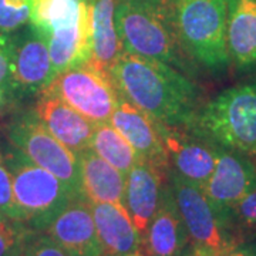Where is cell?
<instances>
[{
	"label": "cell",
	"instance_id": "obj_1",
	"mask_svg": "<svg viewBox=\"0 0 256 256\" xmlns=\"http://www.w3.org/2000/svg\"><path fill=\"white\" fill-rule=\"evenodd\" d=\"M110 76L122 98L165 127H192L204 104L186 74L156 58L122 52Z\"/></svg>",
	"mask_w": 256,
	"mask_h": 256
},
{
	"label": "cell",
	"instance_id": "obj_2",
	"mask_svg": "<svg viewBox=\"0 0 256 256\" xmlns=\"http://www.w3.org/2000/svg\"><path fill=\"white\" fill-rule=\"evenodd\" d=\"M116 26L122 52L156 58L192 74L194 63L176 36L171 0H116Z\"/></svg>",
	"mask_w": 256,
	"mask_h": 256
},
{
	"label": "cell",
	"instance_id": "obj_3",
	"mask_svg": "<svg viewBox=\"0 0 256 256\" xmlns=\"http://www.w3.org/2000/svg\"><path fill=\"white\" fill-rule=\"evenodd\" d=\"M171 6L184 53L212 73L226 72L229 0H171Z\"/></svg>",
	"mask_w": 256,
	"mask_h": 256
},
{
	"label": "cell",
	"instance_id": "obj_4",
	"mask_svg": "<svg viewBox=\"0 0 256 256\" xmlns=\"http://www.w3.org/2000/svg\"><path fill=\"white\" fill-rule=\"evenodd\" d=\"M192 128L216 146L256 156V78L204 102Z\"/></svg>",
	"mask_w": 256,
	"mask_h": 256
},
{
	"label": "cell",
	"instance_id": "obj_5",
	"mask_svg": "<svg viewBox=\"0 0 256 256\" xmlns=\"http://www.w3.org/2000/svg\"><path fill=\"white\" fill-rule=\"evenodd\" d=\"M168 184L182 216L195 256H222L246 239L228 214H222L208 200L201 186L186 181L174 170L168 171Z\"/></svg>",
	"mask_w": 256,
	"mask_h": 256
},
{
	"label": "cell",
	"instance_id": "obj_6",
	"mask_svg": "<svg viewBox=\"0 0 256 256\" xmlns=\"http://www.w3.org/2000/svg\"><path fill=\"white\" fill-rule=\"evenodd\" d=\"M4 160L12 174L14 202L22 220L30 229L43 232L74 195L63 181L18 150H12Z\"/></svg>",
	"mask_w": 256,
	"mask_h": 256
},
{
	"label": "cell",
	"instance_id": "obj_7",
	"mask_svg": "<svg viewBox=\"0 0 256 256\" xmlns=\"http://www.w3.org/2000/svg\"><path fill=\"white\" fill-rule=\"evenodd\" d=\"M9 140L30 161L63 181L74 196H82L78 156L44 127L34 110L26 111L12 121Z\"/></svg>",
	"mask_w": 256,
	"mask_h": 256
},
{
	"label": "cell",
	"instance_id": "obj_8",
	"mask_svg": "<svg viewBox=\"0 0 256 256\" xmlns=\"http://www.w3.org/2000/svg\"><path fill=\"white\" fill-rule=\"evenodd\" d=\"M42 92L58 97L94 124L110 122L120 100L110 73L92 60L58 73Z\"/></svg>",
	"mask_w": 256,
	"mask_h": 256
},
{
	"label": "cell",
	"instance_id": "obj_9",
	"mask_svg": "<svg viewBox=\"0 0 256 256\" xmlns=\"http://www.w3.org/2000/svg\"><path fill=\"white\" fill-rule=\"evenodd\" d=\"M256 188V164L254 156L218 146L214 172L202 191L222 214L230 210Z\"/></svg>",
	"mask_w": 256,
	"mask_h": 256
},
{
	"label": "cell",
	"instance_id": "obj_10",
	"mask_svg": "<svg viewBox=\"0 0 256 256\" xmlns=\"http://www.w3.org/2000/svg\"><path fill=\"white\" fill-rule=\"evenodd\" d=\"M158 130L168 151L171 170L202 188L214 172L218 146L192 127L158 124Z\"/></svg>",
	"mask_w": 256,
	"mask_h": 256
},
{
	"label": "cell",
	"instance_id": "obj_11",
	"mask_svg": "<svg viewBox=\"0 0 256 256\" xmlns=\"http://www.w3.org/2000/svg\"><path fill=\"white\" fill-rule=\"evenodd\" d=\"M53 78L46 40L32 26L12 36V90L28 96L40 94Z\"/></svg>",
	"mask_w": 256,
	"mask_h": 256
},
{
	"label": "cell",
	"instance_id": "obj_12",
	"mask_svg": "<svg viewBox=\"0 0 256 256\" xmlns=\"http://www.w3.org/2000/svg\"><path fill=\"white\" fill-rule=\"evenodd\" d=\"M110 124L134 148L140 161L154 165L160 171H170V156L156 121L120 96Z\"/></svg>",
	"mask_w": 256,
	"mask_h": 256
},
{
	"label": "cell",
	"instance_id": "obj_13",
	"mask_svg": "<svg viewBox=\"0 0 256 256\" xmlns=\"http://www.w3.org/2000/svg\"><path fill=\"white\" fill-rule=\"evenodd\" d=\"M141 249L148 256H186L191 250L188 230L168 181L156 214L141 236Z\"/></svg>",
	"mask_w": 256,
	"mask_h": 256
},
{
	"label": "cell",
	"instance_id": "obj_14",
	"mask_svg": "<svg viewBox=\"0 0 256 256\" xmlns=\"http://www.w3.org/2000/svg\"><path fill=\"white\" fill-rule=\"evenodd\" d=\"M43 232L70 256H98L104 254L92 220L90 202L84 196H74Z\"/></svg>",
	"mask_w": 256,
	"mask_h": 256
},
{
	"label": "cell",
	"instance_id": "obj_15",
	"mask_svg": "<svg viewBox=\"0 0 256 256\" xmlns=\"http://www.w3.org/2000/svg\"><path fill=\"white\" fill-rule=\"evenodd\" d=\"M34 112L44 127L72 152L78 154L90 148L94 122L50 92H40Z\"/></svg>",
	"mask_w": 256,
	"mask_h": 256
},
{
	"label": "cell",
	"instance_id": "obj_16",
	"mask_svg": "<svg viewBox=\"0 0 256 256\" xmlns=\"http://www.w3.org/2000/svg\"><path fill=\"white\" fill-rule=\"evenodd\" d=\"M168 174L138 160L126 175V208L142 236L154 216Z\"/></svg>",
	"mask_w": 256,
	"mask_h": 256
},
{
	"label": "cell",
	"instance_id": "obj_17",
	"mask_svg": "<svg viewBox=\"0 0 256 256\" xmlns=\"http://www.w3.org/2000/svg\"><path fill=\"white\" fill-rule=\"evenodd\" d=\"M90 208L104 254L127 256L141 249V235L126 206L108 202H90Z\"/></svg>",
	"mask_w": 256,
	"mask_h": 256
},
{
	"label": "cell",
	"instance_id": "obj_18",
	"mask_svg": "<svg viewBox=\"0 0 256 256\" xmlns=\"http://www.w3.org/2000/svg\"><path fill=\"white\" fill-rule=\"evenodd\" d=\"M226 42L230 66L256 73V0H229Z\"/></svg>",
	"mask_w": 256,
	"mask_h": 256
},
{
	"label": "cell",
	"instance_id": "obj_19",
	"mask_svg": "<svg viewBox=\"0 0 256 256\" xmlns=\"http://www.w3.org/2000/svg\"><path fill=\"white\" fill-rule=\"evenodd\" d=\"M77 156L82 196L92 204L108 202L126 206V175L92 148H86Z\"/></svg>",
	"mask_w": 256,
	"mask_h": 256
},
{
	"label": "cell",
	"instance_id": "obj_20",
	"mask_svg": "<svg viewBox=\"0 0 256 256\" xmlns=\"http://www.w3.org/2000/svg\"><path fill=\"white\" fill-rule=\"evenodd\" d=\"M92 62L110 73L122 53L116 26V0H92Z\"/></svg>",
	"mask_w": 256,
	"mask_h": 256
},
{
	"label": "cell",
	"instance_id": "obj_21",
	"mask_svg": "<svg viewBox=\"0 0 256 256\" xmlns=\"http://www.w3.org/2000/svg\"><path fill=\"white\" fill-rule=\"evenodd\" d=\"M90 148L124 175H127L132 165L138 161L134 148L110 122H100L94 126Z\"/></svg>",
	"mask_w": 256,
	"mask_h": 256
},
{
	"label": "cell",
	"instance_id": "obj_22",
	"mask_svg": "<svg viewBox=\"0 0 256 256\" xmlns=\"http://www.w3.org/2000/svg\"><path fill=\"white\" fill-rule=\"evenodd\" d=\"M34 230L20 220L0 214V256H22Z\"/></svg>",
	"mask_w": 256,
	"mask_h": 256
},
{
	"label": "cell",
	"instance_id": "obj_23",
	"mask_svg": "<svg viewBox=\"0 0 256 256\" xmlns=\"http://www.w3.org/2000/svg\"><path fill=\"white\" fill-rule=\"evenodd\" d=\"M33 0H0V33L10 34L30 22Z\"/></svg>",
	"mask_w": 256,
	"mask_h": 256
},
{
	"label": "cell",
	"instance_id": "obj_24",
	"mask_svg": "<svg viewBox=\"0 0 256 256\" xmlns=\"http://www.w3.org/2000/svg\"><path fill=\"white\" fill-rule=\"evenodd\" d=\"M235 226L246 238V234L256 232V188L230 210Z\"/></svg>",
	"mask_w": 256,
	"mask_h": 256
},
{
	"label": "cell",
	"instance_id": "obj_25",
	"mask_svg": "<svg viewBox=\"0 0 256 256\" xmlns=\"http://www.w3.org/2000/svg\"><path fill=\"white\" fill-rule=\"evenodd\" d=\"M0 214L4 216H9L12 220L23 222L20 212L16 206V202H14L12 174L2 152H0Z\"/></svg>",
	"mask_w": 256,
	"mask_h": 256
},
{
	"label": "cell",
	"instance_id": "obj_26",
	"mask_svg": "<svg viewBox=\"0 0 256 256\" xmlns=\"http://www.w3.org/2000/svg\"><path fill=\"white\" fill-rule=\"evenodd\" d=\"M22 256H70L46 232H33Z\"/></svg>",
	"mask_w": 256,
	"mask_h": 256
},
{
	"label": "cell",
	"instance_id": "obj_27",
	"mask_svg": "<svg viewBox=\"0 0 256 256\" xmlns=\"http://www.w3.org/2000/svg\"><path fill=\"white\" fill-rule=\"evenodd\" d=\"M0 88H12V36L0 33Z\"/></svg>",
	"mask_w": 256,
	"mask_h": 256
},
{
	"label": "cell",
	"instance_id": "obj_28",
	"mask_svg": "<svg viewBox=\"0 0 256 256\" xmlns=\"http://www.w3.org/2000/svg\"><path fill=\"white\" fill-rule=\"evenodd\" d=\"M222 256H256V240L244 239L236 246L232 248Z\"/></svg>",
	"mask_w": 256,
	"mask_h": 256
},
{
	"label": "cell",
	"instance_id": "obj_29",
	"mask_svg": "<svg viewBox=\"0 0 256 256\" xmlns=\"http://www.w3.org/2000/svg\"><path fill=\"white\" fill-rule=\"evenodd\" d=\"M127 256H148V255H146L142 249H140V250H137V252H134V254H130V255H127Z\"/></svg>",
	"mask_w": 256,
	"mask_h": 256
},
{
	"label": "cell",
	"instance_id": "obj_30",
	"mask_svg": "<svg viewBox=\"0 0 256 256\" xmlns=\"http://www.w3.org/2000/svg\"><path fill=\"white\" fill-rule=\"evenodd\" d=\"M2 98H3V90L0 88V102H2Z\"/></svg>",
	"mask_w": 256,
	"mask_h": 256
},
{
	"label": "cell",
	"instance_id": "obj_31",
	"mask_svg": "<svg viewBox=\"0 0 256 256\" xmlns=\"http://www.w3.org/2000/svg\"><path fill=\"white\" fill-rule=\"evenodd\" d=\"M98 256H110V255H107V254H101V255H98Z\"/></svg>",
	"mask_w": 256,
	"mask_h": 256
}]
</instances>
